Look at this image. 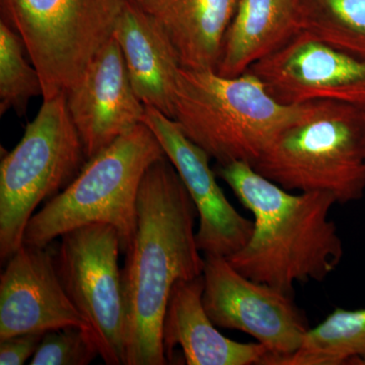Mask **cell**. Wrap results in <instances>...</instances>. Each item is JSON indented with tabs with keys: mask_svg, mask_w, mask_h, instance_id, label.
I'll return each instance as SVG.
<instances>
[{
	"mask_svg": "<svg viewBox=\"0 0 365 365\" xmlns=\"http://www.w3.org/2000/svg\"><path fill=\"white\" fill-rule=\"evenodd\" d=\"M165 157L153 132L137 125L88 160L71 184L32 216L24 244L45 248L74 228L106 223L117 230L126 254L136 235L141 182L148 168Z\"/></svg>",
	"mask_w": 365,
	"mask_h": 365,
	"instance_id": "cell-4",
	"label": "cell"
},
{
	"mask_svg": "<svg viewBox=\"0 0 365 365\" xmlns=\"http://www.w3.org/2000/svg\"><path fill=\"white\" fill-rule=\"evenodd\" d=\"M67 326L88 329L60 280L54 254L23 244L0 277V340Z\"/></svg>",
	"mask_w": 365,
	"mask_h": 365,
	"instance_id": "cell-13",
	"label": "cell"
},
{
	"mask_svg": "<svg viewBox=\"0 0 365 365\" xmlns=\"http://www.w3.org/2000/svg\"><path fill=\"white\" fill-rule=\"evenodd\" d=\"M66 93L69 114L88 160L143 123L145 105L131 85L114 36Z\"/></svg>",
	"mask_w": 365,
	"mask_h": 365,
	"instance_id": "cell-12",
	"label": "cell"
},
{
	"mask_svg": "<svg viewBox=\"0 0 365 365\" xmlns=\"http://www.w3.org/2000/svg\"><path fill=\"white\" fill-rule=\"evenodd\" d=\"M21 36L4 19L0 21V115L14 110L23 117L31 98L42 96L39 71L26 59Z\"/></svg>",
	"mask_w": 365,
	"mask_h": 365,
	"instance_id": "cell-20",
	"label": "cell"
},
{
	"mask_svg": "<svg viewBox=\"0 0 365 365\" xmlns=\"http://www.w3.org/2000/svg\"><path fill=\"white\" fill-rule=\"evenodd\" d=\"M195 204L165 155L146 170L137 199V230L122 269L126 365L168 364L163 322L172 288L203 275Z\"/></svg>",
	"mask_w": 365,
	"mask_h": 365,
	"instance_id": "cell-1",
	"label": "cell"
},
{
	"mask_svg": "<svg viewBox=\"0 0 365 365\" xmlns=\"http://www.w3.org/2000/svg\"><path fill=\"white\" fill-rule=\"evenodd\" d=\"M128 1L133 4L134 6H138L143 11H146V13L155 16L162 9L165 0H128Z\"/></svg>",
	"mask_w": 365,
	"mask_h": 365,
	"instance_id": "cell-23",
	"label": "cell"
},
{
	"mask_svg": "<svg viewBox=\"0 0 365 365\" xmlns=\"http://www.w3.org/2000/svg\"><path fill=\"white\" fill-rule=\"evenodd\" d=\"M143 123L160 141L195 204L199 250L204 255L227 258L244 248L253 234L254 222L227 200L209 165L207 153L190 140L172 118L155 108L145 106Z\"/></svg>",
	"mask_w": 365,
	"mask_h": 365,
	"instance_id": "cell-11",
	"label": "cell"
},
{
	"mask_svg": "<svg viewBox=\"0 0 365 365\" xmlns=\"http://www.w3.org/2000/svg\"><path fill=\"white\" fill-rule=\"evenodd\" d=\"M364 360L365 309L337 307L321 324L309 329L297 351L267 365H359Z\"/></svg>",
	"mask_w": 365,
	"mask_h": 365,
	"instance_id": "cell-18",
	"label": "cell"
},
{
	"mask_svg": "<svg viewBox=\"0 0 365 365\" xmlns=\"http://www.w3.org/2000/svg\"><path fill=\"white\" fill-rule=\"evenodd\" d=\"M302 0H239L216 72L245 73L300 32Z\"/></svg>",
	"mask_w": 365,
	"mask_h": 365,
	"instance_id": "cell-16",
	"label": "cell"
},
{
	"mask_svg": "<svg viewBox=\"0 0 365 365\" xmlns=\"http://www.w3.org/2000/svg\"><path fill=\"white\" fill-rule=\"evenodd\" d=\"M85 148L66 93L44 100L18 145L0 163V259L24 244L26 225L42 202L66 189L85 167Z\"/></svg>",
	"mask_w": 365,
	"mask_h": 365,
	"instance_id": "cell-6",
	"label": "cell"
},
{
	"mask_svg": "<svg viewBox=\"0 0 365 365\" xmlns=\"http://www.w3.org/2000/svg\"><path fill=\"white\" fill-rule=\"evenodd\" d=\"M248 71L283 104L323 100L365 108V59L302 31Z\"/></svg>",
	"mask_w": 365,
	"mask_h": 365,
	"instance_id": "cell-10",
	"label": "cell"
},
{
	"mask_svg": "<svg viewBox=\"0 0 365 365\" xmlns=\"http://www.w3.org/2000/svg\"><path fill=\"white\" fill-rule=\"evenodd\" d=\"M126 0H1L43 83V98L66 93L111 38Z\"/></svg>",
	"mask_w": 365,
	"mask_h": 365,
	"instance_id": "cell-7",
	"label": "cell"
},
{
	"mask_svg": "<svg viewBox=\"0 0 365 365\" xmlns=\"http://www.w3.org/2000/svg\"><path fill=\"white\" fill-rule=\"evenodd\" d=\"M359 365H365V360L364 361H362L361 364H360Z\"/></svg>",
	"mask_w": 365,
	"mask_h": 365,
	"instance_id": "cell-25",
	"label": "cell"
},
{
	"mask_svg": "<svg viewBox=\"0 0 365 365\" xmlns=\"http://www.w3.org/2000/svg\"><path fill=\"white\" fill-rule=\"evenodd\" d=\"M217 174L254 216L249 242L227 258L240 273L292 297L295 283L322 282L338 267L343 245L329 218L335 196L290 193L247 163L218 165Z\"/></svg>",
	"mask_w": 365,
	"mask_h": 365,
	"instance_id": "cell-2",
	"label": "cell"
},
{
	"mask_svg": "<svg viewBox=\"0 0 365 365\" xmlns=\"http://www.w3.org/2000/svg\"><path fill=\"white\" fill-rule=\"evenodd\" d=\"M302 110L276 100L252 72L223 76L180 68L172 119L218 165H254Z\"/></svg>",
	"mask_w": 365,
	"mask_h": 365,
	"instance_id": "cell-3",
	"label": "cell"
},
{
	"mask_svg": "<svg viewBox=\"0 0 365 365\" xmlns=\"http://www.w3.org/2000/svg\"><path fill=\"white\" fill-rule=\"evenodd\" d=\"M287 191L328 192L338 203L365 192V123L361 109L335 101H309L299 118L252 165Z\"/></svg>",
	"mask_w": 365,
	"mask_h": 365,
	"instance_id": "cell-5",
	"label": "cell"
},
{
	"mask_svg": "<svg viewBox=\"0 0 365 365\" xmlns=\"http://www.w3.org/2000/svg\"><path fill=\"white\" fill-rule=\"evenodd\" d=\"M54 254L60 280L90 326L108 365H126L125 307L119 235L112 225L93 223L61 235Z\"/></svg>",
	"mask_w": 365,
	"mask_h": 365,
	"instance_id": "cell-8",
	"label": "cell"
},
{
	"mask_svg": "<svg viewBox=\"0 0 365 365\" xmlns=\"http://www.w3.org/2000/svg\"><path fill=\"white\" fill-rule=\"evenodd\" d=\"M44 335L43 332L25 333L0 340V364H25L37 351Z\"/></svg>",
	"mask_w": 365,
	"mask_h": 365,
	"instance_id": "cell-22",
	"label": "cell"
},
{
	"mask_svg": "<svg viewBox=\"0 0 365 365\" xmlns=\"http://www.w3.org/2000/svg\"><path fill=\"white\" fill-rule=\"evenodd\" d=\"M361 111H362V114H364V123H365V108H362Z\"/></svg>",
	"mask_w": 365,
	"mask_h": 365,
	"instance_id": "cell-24",
	"label": "cell"
},
{
	"mask_svg": "<svg viewBox=\"0 0 365 365\" xmlns=\"http://www.w3.org/2000/svg\"><path fill=\"white\" fill-rule=\"evenodd\" d=\"M203 306L215 326L241 331L268 350L263 365L289 356L302 346L309 326L292 297L257 282L225 257L204 255Z\"/></svg>",
	"mask_w": 365,
	"mask_h": 365,
	"instance_id": "cell-9",
	"label": "cell"
},
{
	"mask_svg": "<svg viewBox=\"0 0 365 365\" xmlns=\"http://www.w3.org/2000/svg\"><path fill=\"white\" fill-rule=\"evenodd\" d=\"M300 28L365 59V0H302Z\"/></svg>",
	"mask_w": 365,
	"mask_h": 365,
	"instance_id": "cell-19",
	"label": "cell"
},
{
	"mask_svg": "<svg viewBox=\"0 0 365 365\" xmlns=\"http://www.w3.org/2000/svg\"><path fill=\"white\" fill-rule=\"evenodd\" d=\"M113 36L137 97L144 105L173 118L181 67L157 18L126 0Z\"/></svg>",
	"mask_w": 365,
	"mask_h": 365,
	"instance_id": "cell-15",
	"label": "cell"
},
{
	"mask_svg": "<svg viewBox=\"0 0 365 365\" xmlns=\"http://www.w3.org/2000/svg\"><path fill=\"white\" fill-rule=\"evenodd\" d=\"M203 275L172 288L162 334L168 364L180 346L188 365H263L269 354L263 345L235 342L216 329L203 306Z\"/></svg>",
	"mask_w": 365,
	"mask_h": 365,
	"instance_id": "cell-14",
	"label": "cell"
},
{
	"mask_svg": "<svg viewBox=\"0 0 365 365\" xmlns=\"http://www.w3.org/2000/svg\"><path fill=\"white\" fill-rule=\"evenodd\" d=\"M239 0H165L155 14L181 68L215 71Z\"/></svg>",
	"mask_w": 365,
	"mask_h": 365,
	"instance_id": "cell-17",
	"label": "cell"
},
{
	"mask_svg": "<svg viewBox=\"0 0 365 365\" xmlns=\"http://www.w3.org/2000/svg\"><path fill=\"white\" fill-rule=\"evenodd\" d=\"M100 352L88 329L67 326L48 331L31 365H88Z\"/></svg>",
	"mask_w": 365,
	"mask_h": 365,
	"instance_id": "cell-21",
	"label": "cell"
}]
</instances>
